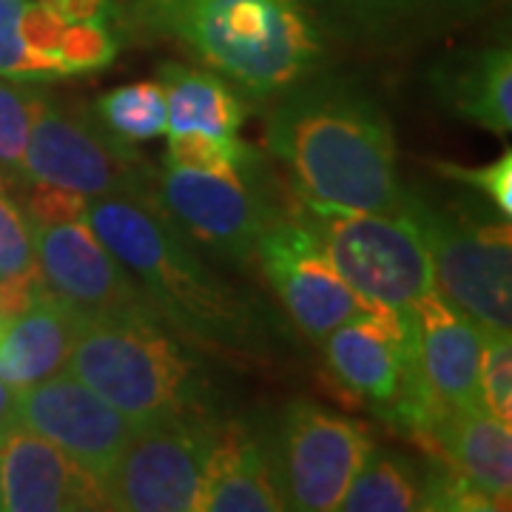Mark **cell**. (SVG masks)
Segmentation results:
<instances>
[{"label":"cell","mask_w":512,"mask_h":512,"mask_svg":"<svg viewBox=\"0 0 512 512\" xmlns=\"http://www.w3.org/2000/svg\"><path fill=\"white\" fill-rule=\"evenodd\" d=\"M254 259L288 311L293 325L322 345L330 330L370 308L336 271L325 242L296 214H279L259 237Z\"/></svg>","instance_id":"cell-10"},{"label":"cell","mask_w":512,"mask_h":512,"mask_svg":"<svg viewBox=\"0 0 512 512\" xmlns=\"http://www.w3.org/2000/svg\"><path fill=\"white\" fill-rule=\"evenodd\" d=\"M293 214L316 231L336 271L370 305L407 316L436 288L427 245L404 211H342L302 202Z\"/></svg>","instance_id":"cell-5"},{"label":"cell","mask_w":512,"mask_h":512,"mask_svg":"<svg viewBox=\"0 0 512 512\" xmlns=\"http://www.w3.org/2000/svg\"><path fill=\"white\" fill-rule=\"evenodd\" d=\"M436 171L441 177L453 183L467 185L478 191L481 197L493 202V208L510 220L512 214V154L504 151L495 163L490 165H458V163H436Z\"/></svg>","instance_id":"cell-29"},{"label":"cell","mask_w":512,"mask_h":512,"mask_svg":"<svg viewBox=\"0 0 512 512\" xmlns=\"http://www.w3.org/2000/svg\"><path fill=\"white\" fill-rule=\"evenodd\" d=\"M271 453L242 424H220L202 467L194 512H279Z\"/></svg>","instance_id":"cell-17"},{"label":"cell","mask_w":512,"mask_h":512,"mask_svg":"<svg viewBox=\"0 0 512 512\" xmlns=\"http://www.w3.org/2000/svg\"><path fill=\"white\" fill-rule=\"evenodd\" d=\"M20 177L72 188L86 200L154 197L157 168L114 137L97 117L74 114L40 97L26 140Z\"/></svg>","instance_id":"cell-6"},{"label":"cell","mask_w":512,"mask_h":512,"mask_svg":"<svg viewBox=\"0 0 512 512\" xmlns=\"http://www.w3.org/2000/svg\"><path fill=\"white\" fill-rule=\"evenodd\" d=\"M436 89L461 120L507 134L512 126V55L510 49H490L441 66Z\"/></svg>","instance_id":"cell-19"},{"label":"cell","mask_w":512,"mask_h":512,"mask_svg":"<svg viewBox=\"0 0 512 512\" xmlns=\"http://www.w3.org/2000/svg\"><path fill=\"white\" fill-rule=\"evenodd\" d=\"M52 15L66 23L77 20H106L109 23L114 12V0H40Z\"/></svg>","instance_id":"cell-31"},{"label":"cell","mask_w":512,"mask_h":512,"mask_svg":"<svg viewBox=\"0 0 512 512\" xmlns=\"http://www.w3.org/2000/svg\"><path fill=\"white\" fill-rule=\"evenodd\" d=\"M0 473L6 512L106 510L97 481L23 424L0 436Z\"/></svg>","instance_id":"cell-14"},{"label":"cell","mask_w":512,"mask_h":512,"mask_svg":"<svg viewBox=\"0 0 512 512\" xmlns=\"http://www.w3.org/2000/svg\"><path fill=\"white\" fill-rule=\"evenodd\" d=\"M18 402H20V390H15L12 384H6L0 379V436L6 430H12L18 421Z\"/></svg>","instance_id":"cell-32"},{"label":"cell","mask_w":512,"mask_h":512,"mask_svg":"<svg viewBox=\"0 0 512 512\" xmlns=\"http://www.w3.org/2000/svg\"><path fill=\"white\" fill-rule=\"evenodd\" d=\"M40 97L0 77V174L20 177V163Z\"/></svg>","instance_id":"cell-24"},{"label":"cell","mask_w":512,"mask_h":512,"mask_svg":"<svg viewBox=\"0 0 512 512\" xmlns=\"http://www.w3.org/2000/svg\"><path fill=\"white\" fill-rule=\"evenodd\" d=\"M163 165L194 168V171H208V174H222V177H254L259 157L237 134L185 131V134L168 137V154Z\"/></svg>","instance_id":"cell-23"},{"label":"cell","mask_w":512,"mask_h":512,"mask_svg":"<svg viewBox=\"0 0 512 512\" xmlns=\"http://www.w3.org/2000/svg\"><path fill=\"white\" fill-rule=\"evenodd\" d=\"M370 450L365 424L311 402L291 404L268 450L285 510H336Z\"/></svg>","instance_id":"cell-8"},{"label":"cell","mask_w":512,"mask_h":512,"mask_svg":"<svg viewBox=\"0 0 512 512\" xmlns=\"http://www.w3.org/2000/svg\"><path fill=\"white\" fill-rule=\"evenodd\" d=\"M191 345L160 316L83 322L66 367L137 427L211 416V387Z\"/></svg>","instance_id":"cell-4"},{"label":"cell","mask_w":512,"mask_h":512,"mask_svg":"<svg viewBox=\"0 0 512 512\" xmlns=\"http://www.w3.org/2000/svg\"><path fill=\"white\" fill-rule=\"evenodd\" d=\"M35 262L46 291L83 322L114 316H160L123 262L94 234L89 220L32 225Z\"/></svg>","instance_id":"cell-12"},{"label":"cell","mask_w":512,"mask_h":512,"mask_svg":"<svg viewBox=\"0 0 512 512\" xmlns=\"http://www.w3.org/2000/svg\"><path fill=\"white\" fill-rule=\"evenodd\" d=\"M83 319L57 296L43 291L0 330V379L26 390L66 367Z\"/></svg>","instance_id":"cell-18"},{"label":"cell","mask_w":512,"mask_h":512,"mask_svg":"<svg viewBox=\"0 0 512 512\" xmlns=\"http://www.w3.org/2000/svg\"><path fill=\"white\" fill-rule=\"evenodd\" d=\"M86 220L188 345L225 359L271 348L262 305L214 274L154 197L89 200Z\"/></svg>","instance_id":"cell-2"},{"label":"cell","mask_w":512,"mask_h":512,"mask_svg":"<svg viewBox=\"0 0 512 512\" xmlns=\"http://www.w3.org/2000/svg\"><path fill=\"white\" fill-rule=\"evenodd\" d=\"M404 214L427 245L436 291L481 328H512L510 222L461 220L407 194Z\"/></svg>","instance_id":"cell-7"},{"label":"cell","mask_w":512,"mask_h":512,"mask_svg":"<svg viewBox=\"0 0 512 512\" xmlns=\"http://www.w3.org/2000/svg\"><path fill=\"white\" fill-rule=\"evenodd\" d=\"M265 146L291 171L305 205L376 214L404 208L393 128L365 92L342 80L305 77L282 92Z\"/></svg>","instance_id":"cell-1"},{"label":"cell","mask_w":512,"mask_h":512,"mask_svg":"<svg viewBox=\"0 0 512 512\" xmlns=\"http://www.w3.org/2000/svg\"><path fill=\"white\" fill-rule=\"evenodd\" d=\"M427 456L441 458L464 476L495 510H507L512 495V433L490 413L439 407L416 439Z\"/></svg>","instance_id":"cell-16"},{"label":"cell","mask_w":512,"mask_h":512,"mask_svg":"<svg viewBox=\"0 0 512 512\" xmlns=\"http://www.w3.org/2000/svg\"><path fill=\"white\" fill-rule=\"evenodd\" d=\"M220 424L211 416L140 427L100 481L106 510L194 512L202 467Z\"/></svg>","instance_id":"cell-9"},{"label":"cell","mask_w":512,"mask_h":512,"mask_svg":"<svg viewBox=\"0 0 512 512\" xmlns=\"http://www.w3.org/2000/svg\"><path fill=\"white\" fill-rule=\"evenodd\" d=\"M29 0H0V77L15 83L57 80V72L43 63L23 40V9Z\"/></svg>","instance_id":"cell-25"},{"label":"cell","mask_w":512,"mask_h":512,"mask_svg":"<svg viewBox=\"0 0 512 512\" xmlns=\"http://www.w3.org/2000/svg\"><path fill=\"white\" fill-rule=\"evenodd\" d=\"M94 117L109 128L114 137L126 140L131 146L154 140L165 134V126H168L163 83L140 80V83L117 86L97 100Z\"/></svg>","instance_id":"cell-22"},{"label":"cell","mask_w":512,"mask_h":512,"mask_svg":"<svg viewBox=\"0 0 512 512\" xmlns=\"http://www.w3.org/2000/svg\"><path fill=\"white\" fill-rule=\"evenodd\" d=\"M6 322H9V316H6V313H3V308H0V330L6 328Z\"/></svg>","instance_id":"cell-33"},{"label":"cell","mask_w":512,"mask_h":512,"mask_svg":"<svg viewBox=\"0 0 512 512\" xmlns=\"http://www.w3.org/2000/svg\"><path fill=\"white\" fill-rule=\"evenodd\" d=\"M29 200H26V217L32 225H57L86 217L89 200L72 188L52 183H29Z\"/></svg>","instance_id":"cell-30"},{"label":"cell","mask_w":512,"mask_h":512,"mask_svg":"<svg viewBox=\"0 0 512 512\" xmlns=\"http://www.w3.org/2000/svg\"><path fill=\"white\" fill-rule=\"evenodd\" d=\"M57 57L66 77L69 74L100 72L114 63L117 40L109 32L106 20H77L63 26V37L57 46Z\"/></svg>","instance_id":"cell-26"},{"label":"cell","mask_w":512,"mask_h":512,"mask_svg":"<svg viewBox=\"0 0 512 512\" xmlns=\"http://www.w3.org/2000/svg\"><path fill=\"white\" fill-rule=\"evenodd\" d=\"M157 80L165 89L168 137L185 131L237 134V128L245 123V106L239 94L217 72L188 69L183 63H163Z\"/></svg>","instance_id":"cell-20"},{"label":"cell","mask_w":512,"mask_h":512,"mask_svg":"<svg viewBox=\"0 0 512 512\" xmlns=\"http://www.w3.org/2000/svg\"><path fill=\"white\" fill-rule=\"evenodd\" d=\"M154 200L174 225L234 262L254 259L259 237L279 217L254 177H222L194 168H157Z\"/></svg>","instance_id":"cell-11"},{"label":"cell","mask_w":512,"mask_h":512,"mask_svg":"<svg viewBox=\"0 0 512 512\" xmlns=\"http://www.w3.org/2000/svg\"><path fill=\"white\" fill-rule=\"evenodd\" d=\"M18 421L57 444L97 487L140 430L69 370L20 390Z\"/></svg>","instance_id":"cell-13"},{"label":"cell","mask_w":512,"mask_h":512,"mask_svg":"<svg viewBox=\"0 0 512 512\" xmlns=\"http://www.w3.org/2000/svg\"><path fill=\"white\" fill-rule=\"evenodd\" d=\"M120 12L134 32L177 40L251 97L288 92L322 57L299 0H120Z\"/></svg>","instance_id":"cell-3"},{"label":"cell","mask_w":512,"mask_h":512,"mask_svg":"<svg viewBox=\"0 0 512 512\" xmlns=\"http://www.w3.org/2000/svg\"><path fill=\"white\" fill-rule=\"evenodd\" d=\"M35 239L26 211L0 185V282L35 268Z\"/></svg>","instance_id":"cell-28"},{"label":"cell","mask_w":512,"mask_h":512,"mask_svg":"<svg viewBox=\"0 0 512 512\" xmlns=\"http://www.w3.org/2000/svg\"><path fill=\"white\" fill-rule=\"evenodd\" d=\"M336 510L345 512H407L421 510V478L413 464L396 453L370 450L365 464L350 481Z\"/></svg>","instance_id":"cell-21"},{"label":"cell","mask_w":512,"mask_h":512,"mask_svg":"<svg viewBox=\"0 0 512 512\" xmlns=\"http://www.w3.org/2000/svg\"><path fill=\"white\" fill-rule=\"evenodd\" d=\"M0 510H3V473H0Z\"/></svg>","instance_id":"cell-34"},{"label":"cell","mask_w":512,"mask_h":512,"mask_svg":"<svg viewBox=\"0 0 512 512\" xmlns=\"http://www.w3.org/2000/svg\"><path fill=\"white\" fill-rule=\"evenodd\" d=\"M481 396L487 413L498 421H512V342L510 330L481 328Z\"/></svg>","instance_id":"cell-27"},{"label":"cell","mask_w":512,"mask_h":512,"mask_svg":"<svg viewBox=\"0 0 512 512\" xmlns=\"http://www.w3.org/2000/svg\"><path fill=\"white\" fill-rule=\"evenodd\" d=\"M416 316L421 373L433 399L461 413H487L481 396V325L436 288L421 296Z\"/></svg>","instance_id":"cell-15"}]
</instances>
